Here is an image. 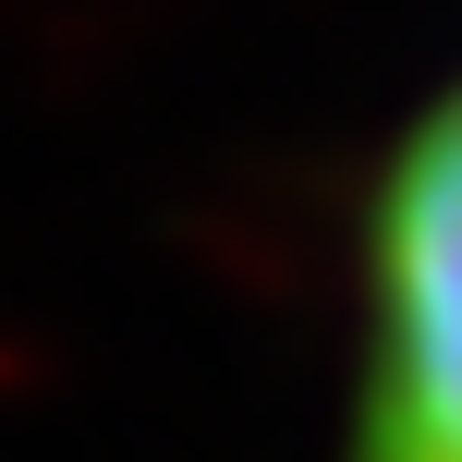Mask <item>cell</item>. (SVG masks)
<instances>
[{
	"mask_svg": "<svg viewBox=\"0 0 462 462\" xmlns=\"http://www.w3.org/2000/svg\"><path fill=\"white\" fill-rule=\"evenodd\" d=\"M341 462H462V86L414 122L365 244V377Z\"/></svg>",
	"mask_w": 462,
	"mask_h": 462,
	"instance_id": "1",
	"label": "cell"
}]
</instances>
